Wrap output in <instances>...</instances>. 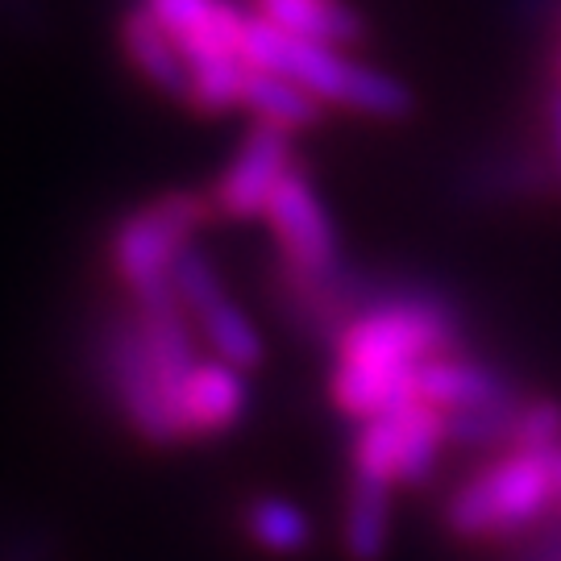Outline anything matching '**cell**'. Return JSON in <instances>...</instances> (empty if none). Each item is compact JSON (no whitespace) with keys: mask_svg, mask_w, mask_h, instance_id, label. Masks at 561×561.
<instances>
[{"mask_svg":"<svg viewBox=\"0 0 561 561\" xmlns=\"http://www.w3.org/2000/svg\"><path fill=\"white\" fill-rule=\"evenodd\" d=\"M458 308L433 287L379 283L370 304L337 341V370L329 396L350 416H379L387 408L416 400V370L428 358L458 354Z\"/></svg>","mask_w":561,"mask_h":561,"instance_id":"cell-1","label":"cell"},{"mask_svg":"<svg viewBox=\"0 0 561 561\" xmlns=\"http://www.w3.org/2000/svg\"><path fill=\"white\" fill-rule=\"evenodd\" d=\"M241 55H245L250 67L279 71L287 80H296L324 108H350V113L382 117V121L403 117L412 108V92L396 76H387V71L370 67V62L354 59L350 46L291 38V34L275 30L266 18H259V13L245 18Z\"/></svg>","mask_w":561,"mask_h":561,"instance_id":"cell-2","label":"cell"},{"mask_svg":"<svg viewBox=\"0 0 561 561\" xmlns=\"http://www.w3.org/2000/svg\"><path fill=\"white\" fill-rule=\"evenodd\" d=\"M558 516V486L545 454L503 449L474 479H466L445 500V528L461 541H503L533 537Z\"/></svg>","mask_w":561,"mask_h":561,"instance_id":"cell-3","label":"cell"},{"mask_svg":"<svg viewBox=\"0 0 561 561\" xmlns=\"http://www.w3.org/2000/svg\"><path fill=\"white\" fill-rule=\"evenodd\" d=\"M208 217H217L208 196H201V192H171V196L129 213L113 229L108 259H113V271L129 287L134 300H154V296L175 291L171 287L175 262L192 250V238L201 233V225Z\"/></svg>","mask_w":561,"mask_h":561,"instance_id":"cell-4","label":"cell"},{"mask_svg":"<svg viewBox=\"0 0 561 561\" xmlns=\"http://www.w3.org/2000/svg\"><path fill=\"white\" fill-rule=\"evenodd\" d=\"M96 358H101L104 370V387H108V396H113V403L121 408V416L129 421L134 433H141L146 442L154 445L183 442L180 408L171 400L162 375L154 370L150 345L141 337V324L134 312L113 317L104 324Z\"/></svg>","mask_w":561,"mask_h":561,"instance_id":"cell-5","label":"cell"},{"mask_svg":"<svg viewBox=\"0 0 561 561\" xmlns=\"http://www.w3.org/2000/svg\"><path fill=\"white\" fill-rule=\"evenodd\" d=\"M171 287L180 296L187 321L196 324V333L208 341L213 358L229 362L238 370H254L266 354V341H262L259 324L241 312L229 287L221 283V275L213 271V262L204 259L201 250L192 245L180 262H175V275Z\"/></svg>","mask_w":561,"mask_h":561,"instance_id":"cell-6","label":"cell"},{"mask_svg":"<svg viewBox=\"0 0 561 561\" xmlns=\"http://www.w3.org/2000/svg\"><path fill=\"white\" fill-rule=\"evenodd\" d=\"M291 167H296L291 134L279 129V125L254 121V129L241 138L238 154L221 171V180L208 196L213 213L225 217V221H262Z\"/></svg>","mask_w":561,"mask_h":561,"instance_id":"cell-7","label":"cell"},{"mask_svg":"<svg viewBox=\"0 0 561 561\" xmlns=\"http://www.w3.org/2000/svg\"><path fill=\"white\" fill-rule=\"evenodd\" d=\"M262 221L271 225V233L279 241V259L308 266V271L341 266V241L337 229H333V217L317 196L308 171H300V167L287 171V180L279 183V192H275Z\"/></svg>","mask_w":561,"mask_h":561,"instance_id":"cell-8","label":"cell"},{"mask_svg":"<svg viewBox=\"0 0 561 561\" xmlns=\"http://www.w3.org/2000/svg\"><path fill=\"white\" fill-rule=\"evenodd\" d=\"M512 396H520V387L507 379L503 370H495L491 362L479 358L442 354V358H428L416 370V400L445 412V416L512 400Z\"/></svg>","mask_w":561,"mask_h":561,"instance_id":"cell-9","label":"cell"},{"mask_svg":"<svg viewBox=\"0 0 561 561\" xmlns=\"http://www.w3.org/2000/svg\"><path fill=\"white\" fill-rule=\"evenodd\" d=\"M245 403H250L245 370L221 358L201 362L180 391L183 437H213V433L233 428L245 416Z\"/></svg>","mask_w":561,"mask_h":561,"instance_id":"cell-10","label":"cell"},{"mask_svg":"<svg viewBox=\"0 0 561 561\" xmlns=\"http://www.w3.org/2000/svg\"><path fill=\"white\" fill-rule=\"evenodd\" d=\"M461 192L474 204L537 201L545 192H558V175H553L549 150H503V154L470 162Z\"/></svg>","mask_w":561,"mask_h":561,"instance_id":"cell-11","label":"cell"},{"mask_svg":"<svg viewBox=\"0 0 561 561\" xmlns=\"http://www.w3.org/2000/svg\"><path fill=\"white\" fill-rule=\"evenodd\" d=\"M121 46H125V59L138 67L146 83H154L159 92L180 96V101L192 96V71H187V59H183V46L146 4L125 13Z\"/></svg>","mask_w":561,"mask_h":561,"instance_id":"cell-12","label":"cell"},{"mask_svg":"<svg viewBox=\"0 0 561 561\" xmlns=\"http://www.w3.org/2000/svg\"><path fill=\"white\" fill-rule=\"evenodd\" d=\"M391 541V482L350 474L341 507V545L354 561H379Z\"/></svg>","mask_w":561,"mask_h":561,"instance_id":"cell-13","label":"cell"},{"mask_svg":"<svg viewBox=\"0 0 561 561\" xmlns=\"http://www.w3.org/2000/svg\"><path fill=\"white\" fill-rule=\"evenodd\" d=\"M259 18L291 38L329 42V46H354L362 42V21L341 0H254Z\"/></svg>","mask_w":561,"mask_h":561,"instance_id":"cell-14","label":"cell"},{"mask_svg":"<svg viewBox=\"0 0 561 561\" xmlns=\"http://www.w3.org/2000/svg\"><path fill=\"white\" fill-rule=\"evenodd\" d=\"M449 445L445 433V412L428 408L421 400H408L396 408V482L408 486H421L433 479V470L442 466V454Z\"/></svg>","mask_w":561,"mask_h":561,"instance_id":"cell-15","label":"cell"},{"mask_svg":"<svg viewBox=\"0 0 561 561\" xmlns=\"http://www.w3.org/2000/svg\"><path fill=\"white\" fill-rule=\"evenodd\" d=\"M241 104L254 113V121L262 125H279L287 134L308 129L324 117V104L317 96H308L300 83L279 76V71H262L250 67L245 71V88H241Z\"/></svg>","mask_w":561,"mask_h":561,"instance_id":"cell-16","label":"cell"},{"mask_svg":"<svg viewBox=\"0 0 561 561\" xmlns=\"http://www.w3.org/2000/svg\"><path fill=\"white\" fill-rule=\"evenodd\" d=\"M245 533L266 553H279V558H296L312 545V520L296 503L279 500V495H262V500L245 507Z\"/></svg>","mask_w":561,"mask_h":561,"instance_id":"cell-17","label":"cell"},{"mask_svg":"<svg viewBox=\"0 0 561 561\" xmlns=\"http://www.w3.org/2000/svg\"><path fill=\"white\" fill-rule=\"evenodd\" d=\"M553 445H561V403L558 400H528L516 421V437L512 449L524 454H549Z\"/></svg>","mask_w":561,"mask_h":561,"instance_id":"cell-18","label":"cell"},{"mask_svg":"<svg viewBox=\"0 0 561 561\" xmlns=\"http://www.w3.org/2000/svg\"><path fill=\"white\" fill-rule=\"evenodd\" d=\"M545 150H549V162H553V175H558L561 192V80H553L549 92H545Z\"/></svg>","mask_w":561,"mask_h":561,"instance_id":"cell-19","label":"cell"},{"mask_svg":"<svg viewBox=\"0 0 561 561\" xmlns=\"http://www.w3.org/2000/svg\"><path fill=\"white\" fill-rule=\"evenodd\" d=\"M520 561H561V516H553V520L533 533Z\"/></svg>","mask_w":561,"mask_h":561,"instance_id":"cell-20","label":"cell"},{"mask_svg":"<svg viewBox=\"0 0 561 561\" xmlns=\"http://www.w3.org/2000/svg\"><path fill=\"white\" fill-rule=\"evenodd\" d=\"M545 461H549V474H553V486H558V507H561V445H553V449L545 454Z\"/></svg>","mask_w":561,"mask_h":561,"instance_id":"cell-21","label":"cell"},{"mask_svg":"<svg viewBox=\"0 0 561 561\" xmlns=\"http://www.w3.org/2000/svg\"><path fill=\"white\" fill-rule=\"evenodd\" d=\"M553 67H558V80H561V50H558V62H553Z\"/></svg>","mask_w":561,"mask_h":561,"instance_id":"cell-22","label":"cell"}]
</instances>
